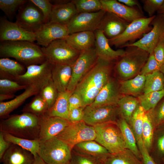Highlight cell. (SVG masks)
<instances>
[{"instance_id": "cell-59", "label": "cell", "mask_w": 164, "mask_h": 164, "mask_svg": "<svg viewBox=\"0 0 164 164\" xmlns=\"http://www.w3.org/2000/svg\"><path fill=\"white\" fill-rule=\"evenodd\" d=\"M157 12L159 15H164V0Z\"/></svg>"}, {"instance_id": "cell-9", "label": "cell", "mask_w": 164, "mask_h": 164, "mask_svg": "<svg viewBox=\"0 0 164 164\" xmlns=\"http://www.w3.org/2000/svg\"><path fill=\"white\" fill-rule=\"evenodd\" d=\"M52 66L47 60L41 64L27 66L25 72L16 77L14 81L22 85L34 87L39 91L51 78Z\"/></svg>"}, {"instance_id": "cell-29", "label": "cell", "mask_w": 164, "mask_h": 164, "mask_svg": "<svg viewBox=\"0 0 164 164\" xmlns=\"http://www.w3.org/2000/svg\"><path fill=\"white\" fill-rule=\"evenodd\" d=\"M25 66L17 61L7 58L0 59V79L14 80L17 77L24 74Z\"/></svg>"}, {"instance_id": "cell-37", "label": "cell", "mask_w": 164, "mask_h": 164, "mask_svg": "<svg viewBox=\"0 0 164 164\" xmlns=\"http://www.w3.org/2000/svg\"><path fill=\"white\" fill-rule=\"evenodd\" d=\"M143 94L164 89V75L160 70L146 76Z\"/></svg>"}, {"instance_id": "cell-54", "label": "cell", "mask_w": 164, "mask_h": 164, "mask_svg": "<svg viewBox=\"0 0 164 164\" xmlns=\"http://www.w3.org/2000/svg\"><path fill=\"white\" fill-rule=\"evenodd\" d=\"M12 144L4 138L3 133L0 132V159H2L4 154Z\"/></svg>"}, {"instance_id": "cell-42", "label": "cell", "mask_w": 164, "mask_h": 164, "mask_svg": "<svg viewBox=\"0 0 164 164\" xmlns=\"http://www.w3.org/2000/svg\"><path fill=\"white\" fill-rule=\"evenodd\" d=\"M78 13H92L102 10L100 0H73Z\"/></svg>"}, {"instance_id": "cell-27", "label": "cell", "mask_w": 164, "mask_h": 164, "mask_svg": "<svg viewBox=\"0 0 164 164\" xmlns=\"http://www.w3.org/2000/svg\"><path fill=\"white\" fill-rule=\"evenodd\" d=\"M39 92V90L36 87L28 86L23 92L11 100L0 102V118H7L11 112L22 104L27 98L37 94Z\"/></svg>"}, {"instance_id": "cell-50", "label": "cell", "mask_w": 164, "mask_h": 164, "mask_svg": "<svg viewBox=\"0 0 164 164\" xmlns=\"http://www.w3.org/2000/svg\"><path fill=\"white\" fill-rule=\"evenodd\" d=\"M153 53L161 67L164 65V34L154 48Z\"/></svg>"}, {"instance_id": "cell-28", "label": "cell", "mask_w": 164, "mask_h": 164, "mask_svg": "<svg viewBox=\"0 0 164 164\" xmlns=\"http://www.w3.org/2000/svg\"><path fill=\"white\" fill-rule=\"evenodd\" d=\"M65 40L73 48L81 52L94 46L95 37L93 32L83 31L70 34Z\"/></svg>"}, {"instance_id": "cell-6", "label": "cell", "mask_w": 164, "mask_h": 164, "mask_svg": "<svg viewBox=\"0 0 164 164\" xmlns=\"http://www.w3.org/2000/svg\"><path fill=\"white\" fill-rule=\"evenodd\" d=\"M72 149L55 137L40 142L38 155L47 164H66L70 162Z\"/></svg>"}, {"instance_id": "cell-45", "label": "cell", "mask_w": 164, "mask_h": 164, "mask_svg": "<svg viewBox=\"0 0 164 164\" xmlns=\"http://www.w3.org/2000/svg\"><path fill=\"white\" fill-rule=\"evenodd\" d=\"M42 12L44 23L50 22L53 5L48 0H30Z\"/></svg>"}, {"instance_id": "cell-17", "label": "cell", "mask_w": 164, "mask_h": 164, "mask_svg": "<svg viewBox=\"0 0 164 164\" xmlns=\"http://www.w3.org/2000/svg\"><path fill=\"white\" fill-rule=\"evenodd\" d=\"M35 34L37 44L46 47L55 40L65 39L70 33L67 26L50 22L44 24Z\"/></svg>"}, {"instance_id": "cell-36", "label": "cell", "mask_w": 164, "mask_h": 164, "mask_svg": "<svg viewBox=\"0 0 164 164\" xmlns=\"http://www.w3.org/2000/svg\"><path fill=\"white\" fill-rule=\"evenodd\" d=\"M145 113L139 104L133 113L129 124L135 136L137 144L143 142L142 127Z\"/></svg>"}, {"instance_id": "cell-22", "label": "cell", "mask_w": 164, "mask_h": 164, "mask_svg": "<svg viewBox=\"0 0 164 164\" xmlns=\"http://www.w3.org/2000/svg\"><path fill=\"white\" fill-rule=\"evenodd\" d=\"M121 94L119 84L111 78L89 105L94 107L117 105Z\"/></svg>"}, {"instance_id": "cell-55", "label": "cell", "mask_w": 164, "mask_h": 164, "mask_svg": "<svg viewBox=\"0 0 164 164\" xmlns=\"http://www.w3.org/2000/svg\"><path fill=\"white\" fill-rule=\"evenodd\" d=\"M156 145L159 154L164 156V129L161 131L157 137Z\"/></svg>"}, {"instance_id": "cell-51", "label": "cell", "mask_w": 164, "mask_h": 164, "mask_svg": "<svg viewBox=\"0 0 164 164\" xmlns=\"http://www.w3.org/2000/svg\"><path fill=\"white\" fill-rule=\"evenodd\" d=\"M141 155L142 164H156L150 155L149 151L145 147L143 142L137 144Z\"/></svg>"}, {"instance_id": "cell-57", "label": "cell", "mask_w": 164, "mask_h": 164, "mask_svg": "<svg viewBox=\"0 0 164 164\" xmlns=\"http://www.w3.org/2000/svg\"><path fill=\"white\" fill-rule=\"evenodd\" d=\"M15 97V94H0V102L5 100L12 99Z\"/></svg>"}, {"instance_id": "cell-14", "label": "cell", "mask_w": 164, "mask_h": 164, "mask_svg": "<svg viewBox=\"0 0 164 164\" xmlns=\"http://www.w3.org/2000/svg\"><path fill=\"white\" fill-rule=\"evenodd\" d=\"M152 29L138 41L124 47L135 46L152 53L162 36L164 34V19L162 15L156 16L151 23Z\"/></svg>"}, {"instance_id": "cell-15", "label": "cell", "mask_w": 164, "mask_h": 164, "mask_svg": "<svg viewBox=\"0 0 164 164\" xmlns=\"http://www.w3.org/2000/svg\"><path fill=\"white\" fill-rule=\"evenodd\" d=\"M106 11L101 10L92 13H78L67 26L70 34L83 31L94 32L98 27Z\"/></svg>"}, {"instance_id": "cell-3", "label": "cell", "mask_w": 164, "mask_h": 164, "mask_svg": "<svg viewBox=\"0 0 164 164\" xmlns=\"http://www.w3.org/2000/svg\"><path fill=\"white\" fill-rule=\"evenodd\" d=\"M39 130V117L30 113L9 115L0 122V131L20 138L38 140Z\"/></svg>"}, {"instance_id": "cell-2", "label": "cell", "mask_w": 164, "mask_h": 164, "mask_svg": "<svg viewBox=\"0 0 164 164\" xmlns=\"http://www.w3.org/2000/svg\"><path fill=\"white\" fill-rule=\"evenodd\" d=\"M0 56L13 58L26 67L41 64L46 60L41 48L37 44L28 41L1 42Z\"/></svg>"}, {"instance_id": "cell-8", "label": "cell", "mask_w": 164, "mask_h": 164, "mask_svg": "<svg viewBox=\"0 0 164 164\" xmlns=\"http://www.w3.org/2000/svg\"><path fill=\"white\" fill-rule=\"evenodd\" d=\"M156 17H144L134 20L128 25L124 31L113 39H108L110 46L122 48L142 37L152 29L151 23Z\"/></svg>"}, {"instance_id": "cell-46", "label": "cell", "mask_w": 164, "mask_h": 164, "mask_svg": "<svg viewBox=\"0 0 164 164\" xmlns=\"http://www.w3.org/2000/svg\"><path fill=\"white\" fill-rule=\"evenodd\" d=\"M161 67L152 53L149 54L147 61L139 74L146 76L160 70Z\"/></svg>"}, {"instance_id": "cell-56", "label": "cell", "mask_w": 164, "mask_h": 164, "mask_svg": "<svg viewBox=\"0 0 164 164\" xmlns=\"http://www.w3.org/2000/svg\"><path fill=\"white\" fill-rule=\"evenodd\" d=\"M119 2L124 4L125 5L130 7L133 8L137 6L138 9L142 12V8L139 3L137 0H118Z\"/></svg>"}, {"instance_id": "cell-62", "label": "cell", "mask_w": 164, "mask_h": 164, "mask_svg": "<svg viewBox=\"0 0 164 164\" xmlns=\"http://www.w3.org/2000/svg\"><path fill=\"white\" fill-rule=\"evenodd\" d=\"M162 15L163 17V18H164V15Z\"/></svg>"}, {"instance_id": "cell-20", "label": "cell", "mask_w": 164, "mask_h": 164, "mask_svg": "<svg viewBox=\"0 0 164 164\" xmlns=\"http://www.w3.org/2000/svg\"><path fill=\"white\" fill-rule=\"evenodd\" d=\"M129 23L111 12H106L99 24L98 29L108 39L121 34Z\"/></svg>"}, {"instance_id": "cell-13", "label": "cell", "mask_w": 164, "mask_h": 164, "mask_svg": "<svg viewBox=\"0 0 164 164\" xmlns=\"http://www.w3.org/2000/svg\"><path fill=\"white\" fill-rule=\"evenodd\" d=\"M119 114L117 105L84 107L83 121L87 125L94 126L103 123L116 121Z\"/></svg>"}, {"instance_id": "cell-60", "label": "cell", "mask_w": 164, "mask_h": 164, "mask_svg": "<svg viewBox=\"0 0 164 164\" xmlns=\"http://www.w3.org/2000/svg\"><path fill=\"white\" fill-rule=\"evenodd\" d=\"M160 70L163 73L164 75V65L161 67Z\"/></svg>"}, {"instance_id": "cell-53", "label": "cell", "mask_w": 164, "mask_h": 164, "mask_svg": "<svg viewBox=\"0 0 164 164\" xmlns=\"http://www.w3.org/2000/svg\"><path fill=\"white\" fill-rule=\"evenodd\" d=\"M69 111L73 109L82 107L81 100L77 94L73 93L70 95L69 99Z\"/></svg>"}, {"instance_id": "cell-58", "label": "cell", "mask_w": 164, "mask_h": 164, "mask_svg": "<svg viewBox=\"0 0 164 164\" xmlns=\"http://www.w3.org/2000/svg\"><path fill=\"white\" fill-rule=\"evenodd\" d=\"M32 164H47L39 156L38 154L34 157V159Z\"/></svg>"}, {"instance_id": "cell-52", "label": "cell", "mask_w": 164, "mask_h": 164, "mask_svg": "<svg viewBox=\"0 0 164 164\" xmlns=\"http://www.w3.org/2000/svg\"><path fill=\"white\" fill-rule=\"evenodd\" d=\"M84 107L72 109L69 111L68 120L71 122H76L83 120Z\"/></svg>"}, {"instance_id": "cell-19", "label": "cell", "mask_w": 164, "mask_h": 164, "mask_svg": "<svg viewBox=\"0 0 164 164\" xmlns=\"http://www.w3.org/2000/svg\"><path fill=\"white\" fill-rule=\"evenodd\" d=\"M102 10L113 13L129 23L145 17L142 12L135 7H128L116 0H100Z\"/></svg>"}, {"instance_id": "cell-40", "label": "cell", "mask_w": 164, "mask_h": 164, "mask_svg": "<svg viewBox=\"0 0 164 164\" xmlns=\"http://www.w3.org/2000/svg\"><path fill=\"white\" fill-rule=\"evenodd\" d=\"M155 126L149 111L146 112L142 127V140L145 147L149 151L152 146Z\"/></svg>"}, {"instance_id": "cell-44", "label": "cell", "mask_w": 164, "mask_h": 164, "mask_svg": "<svg viewBox=\"0 0 164 164\" xmlns=\"http://www.w3.org/2000/svg\"><path fill=\"white\" fill-rule=\"evenodd\" d=\"M28 86L8 79H0V94H14L18 91L25 90Z\"/></svg>"}, {"instance_id": "cell-31", "label": "cell", "mask_w": 164, "mask_h": 164, "mask_svg": "<svg viewBox=\"0 0 164 164\" xmlns=\"http://www.w3.org/2000/svg\"><path fill=\"white\" fill-rule=\"evenodd\" d=\"M73 93L68 90L59 92L54 104L46 114L50 116L60 117L68 120L69 99Z\"/></svg>"}, {"instance_id": "cell-12", "label": "cell", "mask_w": 164, "mask_h": 164, "mask_svg": "<svg viewBox=\"0 0 164 164\" xmlns=\"http://www.w3.org/2000/svg\"><path fill=\"white\" fill-rule=\"evenodd\" d=\"M98 59L94 48L80 52L73 65L72 77L67 90L73 92L77 84L93 67Z\"/></svg>"}, {"instance_id": "cell-34", "label": "cell", "mask_w": 164, "mask_h": 164, "mask_svg": "<svg viewBox=\"0 0 164 164\" xmlns=\"http://www.w3.org/2000/svg\"><path fill=\"white\" fill-rule=\"evenodd\" d=\"M103 164H142V162L130 150L126 149L120 152L109 153L103 162Z\"/></svg>"}, {"instance_id": "cell-7", "label": "cell", "mask_w": 164, "mask_h": 164, "mask_svg": "<svg viewBox=\"0 0 164 164\" xmlns=\"http://www.w3.org/2000/svg\"><path fill=\"white\" fill-rule=\"evenodd\" d=\"M41 48L46 60L53 64L73 65L81 52L73 48L64 39L55 40Z\"/></svg>"}, {"instance_id": "cell-32", "label": "cell", "mask_w": 164, "mask_h": 164, "mask_svg": "<svg viewBox=\"0 0 164 164\" xmlns=\"http://www.w3.org/2000/svg\"><path fill=\"white\" fill-rule=\"evenodd\" d=\"M127 148L130 150L138 159H142L136 139L129 124L123 118L117 121Z\"/></svg>"}, {"instance_id": "cell-47", "label": "cell", "mask_w": 164, "mask_h": 164, "mask_svg": "<svg viewBox=\"0 0 164 164\" xmlns=\"http://www.w3.org/2000/svg\"><path fill=\"white\" fill-rule=\"evenodd\" d=\"M70 162L71 164H103L99 160L73 151Z\"/></svg>"}, {"instance_id": "cell-11", "label": "cell", "mask_w": 164, "mask_h": 164, "mask_svg": "<svg viewBox=\"0 0 164 164\" xmlns=\"http://www.w3.org/2000/svg\"><path fill=\"white\" fill-rule=\"evenodd\" d=\"M15 22L26 31L34 33L45 24L42 12L30 0L19 8Z\"/></svg>"}, {"instance_id": "cell-35", "label": "cell", "mask_w": 164, "mask_h": 164, "mask_svg": "<svg viewBox=\"0 0 164 164\" xmlns=\"http://www.w3.org/2000/svg\"><path fill=\"white\" fill-rule=\"evenodd\" d=\"M3 132L4 138L8 141L30 152L34 157L38 155L40 145V142L38 140L20 138L7 133Z\"/></svg>"}, {"instance_id": "cell-33", "label": "cell", "mask_w": 164, "mask_h": 164, "mask_svg": "<svg viewBox=\"0 0 164 164\" xmlns=\"http://www.w3.org/2000/svg\"><path fill=\"white\" fill-rule=\"evenodd\" d=\"M139 104L138 98L129 95L121 96L117 104L119 115L129 124L133 113Z\"/></svg>"}, {"instance_id": "cell-30", "label": "cell", "mask_w": 164, "mask_h": 164, "mask_svg": "<svg viewBox=\"0 0 164 164\" xmlns=\"http://www.w3.org/2000/svg\"><path fill=\"white\" fill-rule=\"evenodd\" d=\"M145 78V76L138 74L132 79L121 81L119 84L121 94L138 97L142 94Z\"/></svg>"}, {"instance_id": "cell-49", "label": "cell", "mask_w": 164, "mask_h": 164, "mask_svg": "<svg viewBox=\"0 0 164 164\" xmlns=\"http://www.w3.org/2000/svg\"><path fill=\"white\" fill-rule=\"evenodd\" d=\"M149 111L155 127L163 123L164 121V100L158 107Z\"/></svg>"}, {"instance_id": "cell-4", "label": "cell", "mask_w": 164, "mask_h": 164, "mask_svg": "<svg viewBox=\"0 0 164 164\" xmlns=\"http://www.w3.org/2000/svg\"><path fill=\"white\" fill-rule=\"evenodd\" d=\"M125 54L119 58L115 68L123 80L138 74L149 56L146 51L136 46L126 47Z\"/></svg>"}, {"instance_id": "cell-39", "label": "cell", "mask_w": 164, "mask_h": 164, "mask_svg": "<svg viewBox=\"0 0 164 164\" xmlns=\"http://www.w3.org/2000/svg\"><path fill=\"white\" fill-rule=\"evenodd\" d=\"M164 97V89L142 94L138 97V98L140 105L146 112L154 109Z\"/></svg>"}, {"instance_id": "cell-18", "label": "cell", "mask_w": 164, "mask_h": 164, "mask_svg": "<svg viewBox=\"0 0 164 164\" xmlns=\"http://www.w3.org/2000/svg\"><path fill=\"white\" fill-rule=\"evenodd\" d=\"M39 118L40 130L38 140L39 142L56 137L71 122L67 119L50 116L46 114Z\"/></svg>"}, {"instance_id": "cell-63", "label": "cell", "mask_w": 164, "mask_h": 164, "mask_svg": "<svg viewBox=\"0 0 164 164\" xmlns=\"http://www.w3.org/2000/svg\"><path fill=\"white\" fill-rule=\"evenodd\" d=\"M163 164H164V159L163 160Z\"/></svg>"}, {"instance_id": "cell-43", "label": "cell", "mask_w": 164, "mask_h": 164, "mask_svg": "<svg viewBox=\"0 0 164 164\" xmlns=\"http://www.w3.org/2000/svg\"><path fill=\"white\" fill-rule=\"evenodd\" d=\"M28 0H0V9L10 19H13L17 10Z\"/></svg>"}, {"instance_id": "cell-41", "label": "cell", "mask_w": 164, "mask_h": 164, "mask_svg": "<svg viewBox=\"0 0 164 164\" xmlns=\"http://www.w3.org/2000/svg\"><path fill=\"white\" fill-rule=\"evenodd\" d=\"M39 93L46 103L49 110L56 101L59 92L51 78L41 88Z\"/></svg>"}, {"instance_id": "cell-38", "label": "cell", "mask_w": 164, "mask_h": 164, "mask_svg": "<svg viewBox=\"0 0 164 164\" xmlns=\"http://www.w3.org/2000/svg\"><path fill=\"white\" fill-rule=\"evenodd\" d=\"M23 108V112L32 113L39 117L46 114L49 110L48 105L38 93Z\"/></svg>"}, {"instance_id": "cell-23", "label": "cell", "mask_w": 164, "mask_h": 164, "mask_svg": "<svg viewBox=\"0 0 164 164\" xmlns=\"http://www.w3.org/2000/svg\"><path fill=\"white\" fill-rule=\"evenodd\" d=\"M57 1L53 5L50 22L67 26L78 12L72 0Z\"/></svg>"}, {"instance_id": "cell-24", "label": "cell", "mask_w": 164, "mask_h": 164, "mask_svg": "<svg viewBox=\"0 0 164 164\" xmlns=\"http://www.w3.org/2000/svg\"><path fill=\"white\" fill-rule=\"evenodd\" d=\"M73 65L53 64L51 78L59 92L67 90L72 77Z\"/></svg>"}, {"instance_id": "cell-64", "label": "cell", "mask_w": 164, "mask_h": 164, "mask_svg": "<svg viewBox=\"0 0 164 164\" xmlns=\"http://www.w3.org/2000/svg\"><path fill=\"white\" fill-rule=\"evenodd\" d=\"M163 123L164 124V122H163Z\"/></svg>"}, {"instance_id": "cell-5", "label": "cell", "mask_w": 164, "mask_h": 164, "mask_svg": "<svg viewBox=\"0 0 164 164\" xmlns=\"http://www.w3.org/2000/svg\"><path fill=\"white\" fill-rule=\"evenodd\" d=\"M95 140L111 154L117 153L127 149L117 121L108 122L93 126Z\"/></svg>"}, {"instance_id": "cell-21", "label": "cell", "mask_w": 164, "mask_h": 164, "mask_svg": "<svg viewBox=\"0 0 164 164\" xmlns=\"http://www.w3.org/2000/svg\"><path fill=\"white\" fill-rule=\"evenodd\" d=\"M94 32L95 37L94 49L98 58L111 62L125 54V50L119 49L115 50L111 48L108 39L101 30L97 29Z\"/></svg>"}, {"instance_id": "cell-48", "label": "cell", "mask_w": 164, "mask_h": 164, "mask_svg": "<svg viewBox=\"0 0 164 164\" xmlns=\"http://www.w3.org/2000/svg\"><path fill=\"white\" fill-rule=\"evenodd\" d=\"M164 0H143V9L149 17L154 16L155 12L159 9Z\"/></svg>"}, {"instance_id": "cell-25", "label": "cell", "mask_w": 164, "mask_h": 164, "mask_svg": "<svg viewBox=\"0 0 164 164\" xmlns=\"http://www.w3.org/2000/svg\"><path fill=\"white\" fill-rule=\"evenodd\" d=\"M34 157L30 152L12 144L1 159L2 164H32Z\"/></svg>"}, {"instance_id": "cell-1", "label": "cell", "mask_w": 164, "mask_h": 164, "mask_svg": "<svg viewBox=\"0 0 164 164\" xmlns=\"http://www.w3.org/2000/svg\"><path fill=\"white\" fill-rule=\"evenodd\" d=\"M111 62L98 59L90 71L76 87L73 93L80 97L82 106L91 104L100 91L111 78Z\"/></svg>"}, {"instance_id": "cell-10", "label": "cell", "mask_w": 164, "mask_h": 164, "mask_svg": "<svg viewBox=\"0 0 164 164\" xmlns=\"http://www.w3.org/2000/svg\"><path fill=\"white\" fill-rule=\"evenodd\" d=\"M56 137L67 144L72 149L79 143L95 140L96 132L93 126L87 125L82 121L71 122Z\"/></svg>"}, {"instance_id": "cell-61", "label": "cell", "mask_w": 164, "mask_h": 164, "mask_svg": "<svg viewBox=\"0 0 164 164\" xmlns=\"http://www.w3.org/2000/svg\"><path fill=\"white\" fill-rule=\"evenodd\" d=\"M66 164H71V163H70V162Z\"/></svg>"}, {"instance_id": "cell-26", "label": "cell", "mask_w": 164, "mask_h": 164, "mask_svg": "<svg viewBox=\"0 0 164 164\" xmlns=\"http://www.w3.org/2000/svg\"><path fill=\"white\" fill-rule=\"evenodd\" d=\"M72 151L95 159L103 163L110 153L107 149L94 140L79 143L73 148Z\"/></svg>"}, {"instance_id": "cell-16", "label": "cell", "mask_w": 164, "mask_h": 164, "mask_svg": "<svg viewBox=\"0 0 164 164\" xmlns=\"http://www.w3.org/2000/svg\"><path fill=\"white\" fill-rule=\"evenodd\" d=\"M0 41L1 42L10 41H36L34 33L26 31L15 22L9 21L4 17L0 18Z\"/></svg>"}]
</instances>
